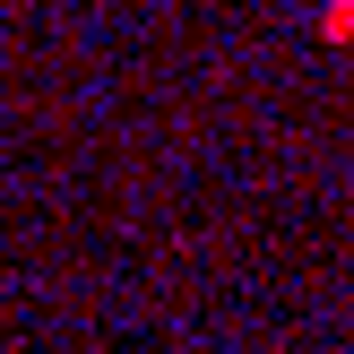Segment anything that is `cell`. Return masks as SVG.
Masks as SVG:
<instances>
[{
	"mask_svg": "<svg viewBox=\"0 0 354 354\" xmlns=\"http://www.w3.org/2000/svg\"><path fill=\"white\" fill-rule=\"evenodd\" d=\"M320 35H328V44H354V0H328V9H320Z\"/></svg>",
	"mask_w": 354,
	"mask_h": 354,
	"instance_id": "6da1fadb",
	"label": "cell"
}]
</instances>
